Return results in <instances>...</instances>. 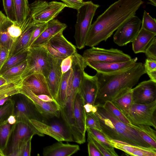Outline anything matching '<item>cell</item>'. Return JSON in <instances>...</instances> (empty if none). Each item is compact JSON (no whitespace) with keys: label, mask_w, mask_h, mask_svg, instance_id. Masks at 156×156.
<instances>
[{"label":"cell","mask_w":156,"mask_h":156,"mask_svg":"<svg viewBox=\"0 0 156 156\" xmlns=\"http://www.w3.org/2000/svg\"><path fill=\"white\" fill-rule=\"evenodd\" d=\"M142 0H118L111 5L91 24L85 46L95 47L105 41L143 3Z\"/></svg>","instance_id":"obj_1"},{"label":"cell","mask_w":156,"mask_h":156,"mask_svg":"<svg viewBox=\"0 0 156 156\" xmlns=\"http://www.w3.org/2000/svg\"><path fill=\"white\" fill-rule=\"evenodd\" d=\"M35 135L43 136L30 121L16 122L14 125L10 136L5 156H16L22 143L25 140Z\"/></svg>","instance_id":"obj_7"},{"label":"cell","mask_w":156,"mask_h":156,"mask_svg":"<svg viewBox=\"0 0 156 156\" xmlns=\"http://www.w3.org/2000/svg\"><path fill=\"white\" fill-rule=\"evenodd\" d=\"M144 65L146 73L151 80L156 82V60L147 58Z\"/></svg>","instance_id":"obj_39"},{"label":"cell","mask_w":156,"mask_h":156,"mask_svg":"<svg viewBox=\"0 0 156 156\" xmlns=\"http://www.w3.org/2000/svg\"><path fill=\"white\" fill-rule=\"evenodd\" d=\"M66 7L61 2L36 0L29 5V16L34 23H47L54 19Z\"/></svg>","instance_id":"obj_6"},{"label":"cell","mask_w":156,"mask_h":156,"mask_svg":"<svg viewBox=\"0 0 156 156\" xmlns=\"http://www.w3.org/2000/svg\"><path fill=\"white\" fill-rule=\"evenodd\" d=\"M87 65L97 73L104 74L115 73L130 68L136 62V58L119 62H103L95 61H87Z\"/></svg>","instance_id":"obj_17"},{"label":"cell","mask_w":156,"mask_h":156,"mask_svg":"<svg viewBox=\"0 0 156 156\" xmlns=\"http://www.w3.org/2000/svg\"><path fill=\"white\" fill-rule=\"evenodd\" d=\"M49 54L50 68L48 75L46 78L51 95L55 100L62 74L61 68L62 60L56 58L49 53Z\"/></svg>","instance_id":"obj_18"},{"label":"cell","mask_w":156,"mask_h":156,"mask_svg":"<svg viewBox=\"0 0 156 156\" xmlns=\"http://www.w3.org/2000/svg\"><path fill=\"white\" fill-rule=\"evenodd\" d=\"M132 91L133 103L147 104L156 101V82L151 80L140 82Z\"/></svg>","instance_id":"obj_16"},{"label":"cell","mask_w":156,"mask_h":156,"mask_svg":"<svg viewBox=\"0 0 156 156\" xmlns=\"http://www.w3.org/2000/svg\"><path fill=\"white\" fill-rule=\"evenodd\" d=\"M87 141L92 142L98 149L103 156H112L107 150L95 138L87 133Z\"/></svg>","instance_id":"obj_46"},{"label":"cell","mask_w":156,"mask_h":156,"mask_svg":"<svg viewBox=\"0 0 156 156\" xmlns=\"http://www.w3.org/2000/svg\"><path fill=\"white\" fill-rule=\"evenodd\" d=\"M86 128L93 129L101 132V129L94 114L92 112H86Z\"/></svg>","instance_id":"obj_42"},{"label":"cell","mask_w":156,"mask_h":156,"mask_svg":"<svg viewBox=\"0 0 156 156\" xmlns=\"http://www.w3.org/2000/svg\"><path fill=\"white\" fill-rule=\"evenodd\" d=\"M33 137L24 140L22 143L16 156H30L31 151V141Z\"/></svg>","instance_id":"obj_43"},{"label":"cell","mask_w":156,"mask_h":156,"mask_svg":"<svg viewBox=\"0 0 156 156\" xmlns=\"http://www.w3.org/2000/svg\"><path fill=\"white\" fill-rule=\"evenodd\" d=\"M9 80L1 76H0V86L7 83Z\"/></svg>","instance_id":"obj_54"},{"label":"cell","mask_w":156,"mask_h":156,"mask_svg":"<svg viewBox=\"0 0 156 156\" xmlns=\"http://www.w3.org/2000/svg\"><path fill=\"white\" fill-rule=\"evenodd\" d=\"M37 95L39 98L45 102H50L56 101L53 98L48 95L41 94Z\"/></svg>","instance_id":"obj_51"},{"label":"cell","mask_w":156,"mask_h":156,"mask_svg":"<svg viewBox=\"0 0 156 156\" xmlns=\"http://www.w3.org/2000/svg\"><path fill=\"white\" fill-rule=\"evenodd\" d=\"M69 8L78 10L84 4L85 2L81 0H61Z\"/></svg>","instance_id":"obj_47"},{"label":"cell","mask_w":156,"mask_h":156,"mask_svg":"<svg viewBox=\"0 0 156 156\" xmlns=\"http://www.w3.org/2000/svg\"><path fill=\"white\" fill-rule=\"evenodd\" d=\"M82 56L86 62H119L128 61L132 59L129 55L117 48L106 49L95 47L84 51Z\"/></svg>","instance_id":"obj_9"},{"label":"cell","mask_w":156,"mask_h":156,"mask_svg":"<svg viewBox=\"0 0 156 156\" xmlns=\"http://www.w3.org/2000/svg\"></svg>","instance_id":"obj_56"},{"label":"cell","mask_w":156,"mask_h":156,"mask_svg":"<svg viewBox=\"0 0 156 156\" xmlns=\"http://www.w3.org/2000/svg\"><path fill=\"white\" fill-rule=\"evenodd\" d=\"M4 9L7 19L16 23L14 0H2Z\"/></svg>","instance_id":"obj_38"},{"label":"cell","mask_w":156,"mask_h":156,"mask_svg":"<svg viewBox=\"0 0 156 156\" xmlns=\"http://www.w3.org/2000/svg\"><path fill=\"white\" fill-rule=\"evenodd\" d=\"M72 62V55L62 60L61 64L62 74L66 72L71 69Z\"/></svg>","instance_id":"obj_48"},{"label":"cell","mask_w":156,"mask_h":156,"mask_svg":"<svg viewBox=\"0 0 156 156\" xmlns=\"http://www.w3.org/2000/svg\"><path fill=\"white\" fill-rule=\"evenodd\" d=\"M131 126L137 132L142 139L151 146L156 149V131L151 126L131 125Z\"/></svg>","instance_id":"obj_26"},{"label":"cell","mask_w":156,"mask_h":156,"mask_svg":"<svg viewBox=\"0 0 156 156\" xmlns=\"http://www.w3.org/2000/svg\"><path fill=\"white\" fill-rule=\"evenodd\" d=\"M7 120L8 122L11 125H14L16 122V117L13 115H10Z\"/></svg>","instance_id":"obj_53"},{"label":"cell","mask_w":156,"mask_h":156,"mask_svg":"<svg viewBox=\"0 0 156 156\" xmlns=\"http://www.w3.org/2000/svg\"><path fill=\"white\" fill-rule=\"evenodd\" d=\"M156 36V34L141 28L132 41V49L135 54L144 53L150 42Z\"/></svg>","instance_id":"obj_24"},{"label":"cell","mask_w":156,"mask_h":156,"mask_svg":"<svg viewBox=\"0 0 156 156\" xmlns=\"http://www.w3.org/2000/svg\"><path fill=\"white\" fill-rule=\"evenodd\" d=\"M147 58L156 60V37H154L147 46L144 52Z\"/></svg>","instance_id":"obj_45"},{"label":"cell","mask_w":156,"mask_h":156,"mask_svg":"<svg viewBox=\"0 0 156 156\" xmlns=\"http://www.w3.org/2000/svg\"><path fill=\"white\" fill-rule=\"evenodd\" d=\"M47 23H36V27L32 33L29 44V48L34 41L41 35L46 29Z\"/></svg>","instance_id":"obj_44"},{"label":"cell","mask_w":156,"mask_h":156,"mask_svg":"<svg viewBox=\"0 0 156 156\" xmlns=\"http://www.w3.org/2000/svg\"><path fill=\"white\" fill-rule=\"evenodd\" d=\"M131 156H156V149L152 147H146L137 146Z\"/></svg>","instance_id":"obj_41"},{"label":"cell","mask_w":156,"mask_h":156,"mask_svg":"<svg viewBox=\"0 0 156 156\" xmlns=\"http://www.w3.org/2000/svg\"><path fill=\"white\" fill-rule=\"evenodd\" d=\"M102 105L116 119L128 125L131 126L132 125L127 118L111 101H106Z\"/></svg>","instance_id":"obj_35"},{"label":"cell","mask_w":156,"mask_h":156,"mask_svg":"<svg viewBox=\"0 0 156 156\" xmlns=\"http://www.w3.org/2000/svg\"><path fill=\"white\" fill-rule=\"evenodd\" d=\"M145 73L144 64L140 62L112 74L97 72L99 90L95 105H103L106 101H112L131 90Z\"/></svg>","instance_id":"obj_2"},{"label":"cell","mask_w":156,"mask_h":156,"mask_svg":"<svg viewBox=\"0 0 156 156\" xmlns=\"http://www.w3.org/2000/svg\"><path fill=\"white\" fill-rule=\"evenodd\" d=\"M10 51L0 45V70L9 57Z\"/></svg>","instance_id":"obj_49"},{"label":"cell","mask_w":156,"mask_h":156,"mask_svg":"<svg viewBox=\"0 0 156 156\" xmlns=\"http://www.w3.org/2000/svg\"><path fill=\"white\" fill-rule=\"evenodd\" d=\"M149 1V3L154 6H156V0H148Z\"/></svg>","instance_id":"obj_55"},{"label":"cell","mask_w":156,"mask_h":156,"mask_svg":"<svg viewBox=\"0 0 156 156\" xmlns=\"http://www.w3.org/2000/svg\"><path fill=\"white\" fill-rule=\"evenodd\" d=\"M6 16L0 11V29L8 20Z\"/></svg>","instance_id":"obj_52"},{"label":"cell","mask_w":156,"mask_h":156,"mask_svg":"<svg viewBox=\"0 0 156 156\" xmlns=\"http://www.w3.org/2000/svg\"><path fill=\"white\" fill-rule=\"evenodd\" d=\"M80 150L78 145L64 144L58 141L45 147L42 154L44 156H69Z\"/></svg>","instance_id":"obj_22"},{"label":"cell","mask_w":156,"mask_h":156,"mask_svg":"<svg viewBox=\"0 0 156 156\" xmlns=\"http://www.w3.org/2000/svg\"><path fill=\"white\" fill-rule=\"evenodd\" d=\"M83 99L78 92L75 97L73 106V115L76 128L79 132L85 137L86 112Z\"/></svg>","instance_id":"obj_23"},{"label":"cell","mask_w":156,"mask_h":156,"mask_svg":"<svg viewBox=\"0 0 156 156\" xmlns=\"http://www.w3.org/2000/svg\"><path fill=\"white\" fill-rule=\"evenodd\" d=\"M36 27L32 19L27 17L22 28L20 36L14 43L10 51L9 56L15 55L29 48V44L32 34Z\"/></svg>","instance_id":"obj_19"},{"label":"cell","mask_w":156,"mask_h":156,"mask_svg":"<svg viewBox=\"0 0 156 156\" xmlns=\"http://www.w3.org/2000/svg\"><path fill=\"white\" fill-rule=\"evenodd\" d=\"M7 30L13 40L14 44L16 40L21 35L22 28L17 24L14 23L10 21L7 26Z\"/></svg>","instance_id":"obj_40"},{"label":"cell","mask_w":156,"mask_h":156,"mask_svg":"<svg viewBox=\"0 0 156 156\" xmlns=\"http://www.w3.org/2000/svg\"><path fill=\"white\" fill-rule=\"evenodd\" d=\"M98 5L91 1L85 2L84 4L77 10V20L75 25L74 37L77 48H83Z\"/></svg>","instance_id":"obj_4"},{"label":"cell","mask_w":156,"mask_h":156,"mask_svg":"<svg viewBox=\"0 0 156 156\" xmlns=\"http://www.w3.org/2000/svg\"><path fill=\"white\" fill-rule=\"evenodd\" d=\"M156 101L150 103H133L123 115L133 125L148 126L156 128Z\"/></svg>","instance_id":"obj_8"},{"label":"cell","mask_w":156,"mask_h":156,"mask_svg":"<svg viewBox=\"0 0 156 156\" xmlns=\"http://www.w3.org/2000/svg\"><path fill=\"white\" fill-rule=\"evenodd\" d=\"M14 101L13 115L16 122H26L30 119L40 120L34 106L30 100L24 95L20 93L16 94Z\"/></svg>","instance_id":"obj_13"},{"label":"cell","mask_w":156,"mask_h":156,"mask_svg":"<svg viewBox=\"0 0 156 156\" xmlns=\"http://www.w3.org/2000/svg\"><path fill=\"white\" fill-rule=\"evenodd\" d=\"M141 24V28L156 34V19L152 18L145 10L144 11Z\"/></svg>","instance_id":"obj_37"},{"label":"cell","mask_w":156,"mask_h":156,"mask_svg":"<svg viewBox=\"0 0 156 156\" xmlns=\"http://www.w3.org/2000/svg\"><path fill=\"white\" fill-rule=\"evenodd\" d=\"M95 105L96 110L93 113L101 132L109 140L134 146L151 147L142 139L135 129L116 119L102 105Z\"/></svg>","instance_id":"obj_3"},{"label":"cell","mask_w":156,"mask_h":156,"mask_svg":"<svg viewBox=\"0 0 156 156\" xmlns=\"http://www.w3.org/2000/svg\"><path fill=\"white\" fill-rule=\"evenodd\" d=\"M16 24L22 28L30 13L28 0H14Z\"/></svg>","instance_id":"obj_25"},{"label":"cell","mask_w":156,"mask_h":156,"mask_svg":"<svg viewBox=\"0 0 156 156\" xmlns=\"http://www.w3.org/2000/svg\"><path fill=\"white\" fill-rule=\"evenodd\" d=\"M27 65L26 60L20 64L7 70L1 76L9 81L22 79L21 76L26 69Z\"/></svg>","instance_id":"obj_33"},{"label":"cell","mask_w":156,"mask_h":156,"mask_svg":"<svg viewBox=\"0 0 156 156\" xmlns=\"http://www.w3.org/2000/svg\"><path fill=\"white\" fill-rule=\"evenodd\" d=\"M67 27L66 24L57 20L53 19L48 22L46 29L30 47H44L51 37L59 32L63 31Z\"/></svg>","instance_id":"obj_21"},{"label":"cell","mask_w":156,"mask_h":156,"mask_svg":"<svg viewBox=\"0 0 156 156\" xmlns=\"http://www.w3.org/2000/svg\"><path fill=\"white\" fill-rule=\"evenodd\" d=\"M14 125L9 124L7 120L0 123V156H5V153Z\"/></svg>","instance_id":"obj_29"},{"label":"cell","mask_w":156,"mask_h":156,"mask_svg":"<svg viewBox=\"0 0 156 156\" xmlns=\"http://www.w3.org/2000/svg\"><path fill=\"white\" fill-rule=\"evenodd\" d=\"M63 32L51 37L44 47L51 55L62 60L77 52L76 46L66 38Z\"/></svg>","instance_id":"obj_11"},{"label":"cell","mask_w":156,"mask_h":156,"mask_svg":"<svg viewBox=\"0 0 156 156\" xmlns=\"http://www.w3.org/2000/svg\"><path fill=\"white\" fill-rule=\"evenodd\" d=\"M20 93L26 96L34 106L36 111L42 117L49 119L54 117L59 118L60 107L56 101L47 102L39 98L28 88L22 84Z\"/></svg>","instance_id":"obj_10"},{"label":"cell","mask_w":156,"mask_h":156,"mask_svg":"<svg viewBox=\"0 0 156 156\" xmlns=\"http://www.w3.org/2000/svg\"><path fill=\"white\" fill-rule=\"evenodd\" d=\"M99 90L96 75L90 76L85 72L79 90L83 99L84 105L93 107L94 106Z\"/></svg>","instance_id":"obj_15"},{"label":"cell","mask_w":156,"mask_h":156,"mask_svg":"<svg viewBox=\"0 0 156 156\" xmlns=\"http://www.w3.org/2000/svg\"><path fill=\"white\" fill-rule=\"evenodd\" d=\"M14 101L12 98L0 107V123L6 121L13 114Z\"/></svg>","instance_id":"obj_36"},{"label":"cell","mask_w":156,"mask_h":156,"mask_svg":"<svg viewBox=\"0 0 156 156\" xmlns=\"http://www.w3.org/2000/svg\"></svg>","instance_id":"obj_57"},{"label":"cell","mask_w":156,"mask_h":156,"mask_svg":"<svg viewBox=\"0 0 156 156\" xmlns=\"http://www.w3.org/2000/svg\"><path fill=\"white\" fill-rule=\"evenodd\" d=\"M86 131L101 144L111 154L112 156H118L114 150V146L112 141L102 132L88 128H86Z\"/></svg>","instance_id":"obj_30"},{"label":"cell","mask_w":156,"mask_h":156,"mask_svg":"<svg viewBox=\"0 0 156 156\" xmlns=\"http://www.w3.org/2000/svg\"><path fill=\"white\" fill-rule=\"evenodd\" d=\"M29 48L9 57L0 70V76L9 69L18 65L27 60Z\"/></svg>","instance_id":"obj_31"},{"label":"cell","mask_w":156,"mask_h":156,"mask_svg":"<svg viewBox=\"0 0 156 156\" xmlns=\"http://www.w3.org/2000/svg\"><path fill=\"white\" fill-rule=\"evenodd\" d=\"M22 80L9 81L0 86V100L4 98L20 93Z\"/></svg>","instance_id":"obj_28"},{"label":"cell","mask_w":156,"mask_h":156,"mask_svg":"<svg viewBox=\"0 0 156 156\" xmlns=\"http://www.w3.org/2000/svg\"><path fill=\"white\" fill-rule=\"evenodd\" d=\"M10 20L8 19L0 29V45L10 51L14 42L7 30V28Z\"/></svg>","instance_id":"obj_34"},{"label":"cell","mask_w":156,"mask_h":156,"mask_svg":"<svg viewBox=\"0 0 156 156\" xmlns=\"http://www.w3.org/2000/svg\"><path fill=\"white\" fill-rule=\"evenodd\" d=\"M27 60V67L21 76L22 80L34 73H41L46 78L47 77L50 64L49 53L45 48L42 46L30 47Z\"/></svg>","instance_id":"obj_5"},{"label":"cell","mask_w":156,"mask_h":156,"mask_svg":"<svg viewBox=\"0 0 156 156\" xmlns=\"http://www.w3.org/2000/svg\"><path fill=\"white\" fill-rule=\"evenodd\" d=\"M111 101L123 114L130 108L133 103L132 89Z\"/></svg>","instance_id":"obj_32"},{"label":"cell","mask_w":156,"mask_h":156,"mask_svg":"<svg viewBox=\"0 0 156 156\" xmlns=\"http://www.w3.org/2000/svg\"><path fill=\"white\" fill-rule=\"evenodd\" d=\"M30 121L40 133L49 136L58 141L74 142L72 135L67 127L60 123L47 124L34 119H30Z\"/></svg>","instance_id":"obj_14"},{"label":"cell","mask_w":156,"mask_h":156,"mask_svg":"<svg viewBox=\"0 0 156 156\" xmlns=\"http://www.w3.org/2000/svg\"><path fill=\"white\" fill-rule=\"evenodd\" d=\"M87 148L89 156H103L101 152L91 142L88 141Z\"/></svg>","instance_id":"obj_50"},{"label":"cell","mask_w":156,"mask_h":156,"mask_svg":"<svg viewBox=\"0 0 156 156\" xmlns=\"http://www.w3.org/2000/svg\"><path fill=\"white\" fill-rule=\"evenodd\" d=\"M71 71V68L69 70L62 74L57 95L55 99L60 108L63 107L66 100L69 79Z\"/></svg>","instance_id":"obj_27"},{"label":"cell","mask_w":156,"mask_h":156,"mask_svg":"<svg viewBox=\"0 0 156 156\" xmlns=\"http://www.w3.org/2000/svg\"><path fill=\"white\" fill-rule=\"evenodd\" d=\"M22 84L36 95L45 94L53 98L46 78L41 73H34L27 76L23 80Z\"/></svg>","instance_id":"obj_20"},{"label":"cell","mask_w":156,"mask_h":156,"mask_svg":"<svg viewBox=\"0 0 156 156\" xmlns=\"http://www.w3.org/2000/svg\"><path fill=\"white\" fill-rule=\"evenodd\" d=\"M141 21L137 16L130 17L117 30L113 36L114 42L122 46L132 42L140 29Z\"/></svg>","instance_id":"obj_12"}]
</instances>
